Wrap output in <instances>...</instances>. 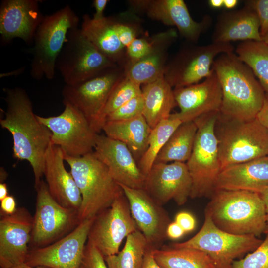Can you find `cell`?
I'll list each match as a JSON object with an SVG mask.
<instances>
[{
    "instance_id": "1",
    "label": "cell",
    "mask_w": 268,
    "mask_h": 268,
    "mask_svg": "<svg viewBox=\"0 0 268 268\" xmlns=\"http://www.w3.org/2000/svg\"><path fill=\"white\" fill-rule=\"evenodd\" d=\"M3 90L7 108L4 116L0 119V124L12 136L13 157L19 160H26L31 166L35 188L44 176L45 155L51 142L52 133L38 120L25 90L14 87L5 88Z\"/></svg>"
},
{
    "instance_id": "2",
    "label": "cell",
    "mask_w": 268,
    "mask_h": 268,
    "mask_svg": "<svg viewBox=\"0 0 268 268\" xmlns=\"http://www.w3.org/2000/svg\"><path fill=\"white\" fill-rule=\"evenodd\" d=\"M212 68L222 90L220 114L226 118L239 121L255 119L266 93L250 67L236 53L231 52L218 55Z\"/></svg>"
},
{
    "instance_id": "3",
    "label": "cell",
    "mask_w": 268,
    "mask_h": 268,
    "mask_svg": "<svg viewBox=\"0 0 268 268\" xmlns=\"http://www.w3.org/2000/svg\"><path fill=\"white\" fill-rule=\"evenodd\" d=\"M205 213L221 230L237 235L260 236L264 233L267 213L259 193L248 191L216 189Z\"/></svg>"
},
{
    "instance_id": "4",
    "label": "cell",
    "mask_w": 268,
    "mask_h": 268,
    "mask_svg": "<svg viewBox=\"0 0 268 268\" xmlns=\"http://www.w3.org/2000/svg\"><path fill=\"white\" fill-rule=\"evenodd\" d=\"M64 159L70 166V172L82 196L78 211L80 222L94 219L123 193L107 166L93 152L78 157L64 154Z\"/></svg>"
},
{
    "instance_id": "5",
    "label": "cell",
    "mask_w": 268,
    "mask_h": 268,
    "mask_svg": "<svg viewBox=\"0 0 268 268\" xmlns=\"http://www.w3.org/2000/svg\"><path fill=\"white\" fill-rule=\"evenodd\" d=\"M79 18L67 5L54 13L45 15L34 34L31 49L30 74L40 80L54 78L56 62L67 40L68 31L78 28Z\"/></svg>"
},
{
    "instance_id": "6",
    "label": "cell",
    "mask_w": 268,
    "mask_h": 268,
    "mask_svg": "<svg viewBox=\"0 0 268 268\" xmlns=\"http://www.w3.org/2000/svg\"><path fill=\"white\" fill-rule=\"evenodd\" d=\"M217 121L221 170L268 156V132L256 118L239 121L224 117L219 112Z\"/></svg>"
},
{
    "instance_id": "7",
    "label": "cell",
    "mask_w": 268,
    "mask_h": 268,
    "mask_svg": "<svg viewBox=\"0 0 268 268\" xmlns=\"http://www.w3.org/2000/svg\"><path fill=\"white\" fill-rule=\"evenodd\" d=\"M220 111L195 120L198 130L191 155L186 162L192 181L190 198L211 197L221 171L215 124Z\"/></svg>"
},
{
    "instance_id": "8",
    "label": "cell",
    "mask_w": 268,
    "mask_h": 268,
    "mask_svg": "<svg viewBox=\"0 0 268 268\" xmlns=\"http://www.w3.org/2000/svg\"><path fill=\"white\" fill-rule=\"evenodd\" d=\"M262 242L254 235H234L221 230L205 213L203 224L194 236L185 242L172 243L170 246L201 250L210 257L216 268H232L236 259L253 252Z\"/></svg>"
},
{
    "instance_id": "9",
    "label": "cell",
    "mask_w": 268,
    "mask_h": 268,
    "mask_svg": "<svg viewBox=\"0 0 268 268\" xmlns=\"http://www.w3.org/2000/svg\"><path fill=\"white\" fill-rule=\"evenodd\" d=\"M119 66L102 54L80 28L70 29L56 62V69L66 85L84 81L110 67Z\"/></svg>"
},
{
    "instance_id": "10",
    "label": "cell",
    "mask_w": 268,
    "mask_h": 268,
    "mask_svg": "<svg viewBox=\"0 0 268 268\" xmlns=\"http://www.w3.org/2000/svg\"><path fill=\"white\" fill-rule=\"evenodd\" d=\"M37 192L29 249L48 246L64 237L80 223L78 211L60 204L42 180Z\"/></svg>"
},
{
    "instance_id": "11",
    "label": "cell",
    "mask_w": 268,
    "mask_h": 268,
    "mask_svg": "<svg viewBox=\"0 0 268 268\" xmlns=\"http://www.w3.org/2000/svg\"><path fill=\"white\" fill-rule=\"evenodd\" d=\"M63 104L64 110L58 116L36 115L39 121L51 131V142L71 157L93 152L98 134L82 112L69 104Z\"/></svg>"
},
{
    "instance_id": "12",
    "label": "cell",
    "mask_w": 268,
    "mask_h": 268,
    "mask_svg": "<svg viewBox=\"0 0 268 268\" xmlns=\"http://www.w3.org/2000/svg\"><path fill=\"white\" fill-rule=\"evenodd\" d=\"M125 76L124 69L117 66L107 68L96 75L74 85H65L63 103H68L85 116L97 133L99 117L113 90Z\"/></svg>"
},
{
    "instance_id": "13",
    "label": "cell",
    "mask_w": 268,
    "mask_h": 268,
    "mask_svg": "<svg viewBox=\"0 0 268 268\" xmlns=\"http://www.w3.org/2000/svg\"><path fill=\"white\" fill-rule=\"evenodd\" d=\"M234 49L230 43L186 46L167 64L164 77L171 87L197 83L212 74L213 63L218 55L233 52Z\"/></svg>"
},
{
    "instance_id": "14",
    "label": "cell",
    "mask_w": 268,
    "mask_h": 268,
    "mask_svg": "<svg viewBox=\"0 0 268 268\" xmlns=\"http://www.w3.org/2000/svg\"><path fill=\"white\" fill-rule=\"evenodd\" d=\"M137 230L123 192L109 207L93 219L87 242L105 258L118 253L124 239Z\"/></svg>"
},
{
    "instance_id": "15",
    "label": "cell",
    "mask_w": 268,
    "mask_h": 268,
    "mask_svg": "<svg viewBox=\"0 0 268 268\" xmlns=\"http://www.w3.org/2000/svg\"><path fill=\"white\" fill-rule=\"evenodd\" d=\"M93 220L80 222L70 233L48 246L29 249L25 263L49 268H80Z\"/></svg>"
},
{
    "instance_id": "16",
    "label": "cell",
    "mask_w": 268,
    "mask_h": 268,
    "mask_svg": "<svg viewBox=\"0 0 268 268\" xmlns=\"http://www.w3.org/2000/svg\"><path fill=\"white\" fill-rule=\"evenodd\" d=\"M126 197L132 216L138 230L144 235L148 249H159L167 238L166 231L171 222L167 211L143 189L119 184Z\"/></svg>"
},
{
    "instance_id": "17",
    "label": "cell",
    "mask_w": 268,
    "mask_h": 268,
    "mask_svg": "<svg viewBox=\"0 0 268 268\" xmlns=\"http://www.w3.org/2000/svg\"><path fill=\"white\" fill-rule=\"evenodd\" d=\"M129 3L134 11L144 12L166 25L175 26L180 34L192 43H197L212 23L209 15L199 22L194 20L183 0H134Z\"/></svg>"
},
{
    "instance_id": "18",
    "label": "cell",
    "mask_w": 268,
    "mask_h": 268,
    "mask_svg": "<svg viewBox=\"0 0 268 268\" xmlns=\"http://www.w3.org/2000/svg\"><path fill=\"white\" fill-rule=\"evenodd\" d=\"M192 181L186 163H154L145 176L143 189L163 206L173 200L184 205L190 198Z\"/></svg>"
},
{
    "instance_id": "19",
    "label": "cell",
    "mask_w": 268,
    "mask_h": 268,
    "mask_svg": "<svg viewBox=\"0 0 268 268\" xmlns=\"http://www.w3.org/2000/svg\"><path fill=\"white\" fill-rule=\"evenodd\" d=\"M0 213V266L12 268L25 262L33 217L24 207L11 215Z\"/></svg>"
},
{
    "instance_id": "20",
    "label": "cell",
    "mask_w": 268,
    "mask_h": 268,
    "mask_svg": "<svg viewBox=\"0 0 268 268\" xmlns=\"http://www.w3.org/2000/svg\"><path fill=\"white\" fill-rule=\"evenodd\" d=\"M173 92L180 110L171 114L170 118L177 119L184 123L194 121L203 115L220 111L222 93L214 71L203 82L175 87Z\"/></svg>"
},
{
    "instance_id": "21",
    "label": "cell",
    "mask_w": 268,
    "mask_h": 268,
    "mask_svg": "<svg viewBox=\"0 0 268 268\" xmlns=\"http://www.w3.org/2000/svg\"><path fill=\"white\" fill-rule=\"evenodd\" d=\"M93 152L119 184L134 189L143 188L145 175L124 143L98 134Z\"/></svg>"
},
{
    "instance_id": "22",
    "label": "cell",
    "mask_w": 268,
    "mask_h": 268,
    "mask_svg": "<svg viewBox=\"0 0 268 268\" xmlns=\"http://www.w3.org/2000/svg\"><path fill=\"white\" fill-rule=\"evenodd\" d=\"M39 0H3L0 5V34L3 42L20 38L31 45L44 15Z\"/></svg>"
},
{
    "instance_id": "23",
    "label": "cell",
    "mask_w": 268,
    "mask_h": 268,
    "mask_svg": "<svg viewBox=\"0 0 268 268\" xmlns=\"http://www.w3.org/2000/svg\"><path fill=\"white\" fill-rule=\"evenodd\" d=\"M64 161L62 149L50 142L45 155L44 175L53 198L62 206L79 211L82 196L71 172L65 168Z\"/></svg>"
},
{
    "instance_id": "24",
    "label": "cell",
    "mask_w": 268,
    "mask_h": 268,
    "mask_svg": "<svg viewBox=\"0 0 268 268\" xmlns=\"http://www.w3.org/2000/svg\"><path fill=\"white\" fill-rule=\"evenodd\" d=\"M268 186V156L221 170L215 190L248 191L259 193Z\"/></svg>"
},
{
    "instance_id": "25",
    "label": "cell",
    "mask_w": 268,
    "mask_h": 268,
    "mask_svg": "<svg viewBox=\"0 0 268 268\" xmlns=\"http://www.w3.org/2000/svg\"><path fill=\"white\" fill-rule=\"evenodd\" d=\"M212 39V42L220 43L237 40L262 41L256 14L246 4L241 9L221 13L217 18Z\"/></svg>"
},
{
    "instance_id": "26",
    "label": "cell",
    "mask_w": 268,
    "mask_h": 268,
    "mask_svg": "<svg viewBox=\"0 0 268 268\" xmlns=\"http://www.w3.org/2000/svg\"><path fill=\"white\" fill-rule=\"evenodd\" d=\"M176 37V32L173 29L159 34L157 42L149 54L124 68L125 76L140 86L164 76L167 65V50Z\"/></svg>"
},
{
    "instance_id": "27",
    "label": "cell",
    "mask_w": 268,
    "mask_h": 268,
    "mask_svg": "<svg viewBox=\"0 0 268 268\" xmlns=\"http://www.w3.org/2000/svg\"><path fill=\"white\" fill-rule=\"evenodd\" d=\"M115 25V17H104L96 20L85 14L82 17L80 29L102 54L121 67L125 61L126 48L118 38Z\"/></svg>"
},
{
    "instance_id": "28",
    "label": "cell",
    "mask_w": 268,
    "mask_h": 268,
    "mask_svg": "<svg viewBox=\"0 0 268 268\" xmlns=\"http://www.w3.org/2000/svg\"><path fill=\"white\" fill-rule=\"evenodd\" d=\"M151 130L142 115L126 121H106L102 128L107 136L127 145L137 164L148 148Z\"/></svg>"
},
{
    "instance_id": "29",
    "label": "cell",
    "mask_w": 268,
    "mask_h": 268,
    "mask_svg": "<svg viewBox=\"0 0 268 268\" xmlns=\"http://www.w3.org/2000/svg\"><path fill=\"white\" fill-rule=\"evenodd\" d=\"M142 115L151 129L164 120L169 118L177 105L173 90L164 76L143 85Z\"/></svg>"
},
{
    "instance_id": "30",
    "label": "cell",
    "mask_w": 268,
    "mask_h": 268,
    "mask_svg": "<svg viewBox=\"0 0 268 268\" xmlns=\"http://www.w3.org/2000/svg\"><path fill=\"white\" fill-rule=\"evenodd\" d=\"M197 130L194 121L182 123L160 151L154 163H186L191 155Z\"/></svg>"
},
{
    "instance_id": "31",
    "label": "cell",
    "mask_w": 268,
    "mask_h": 268,
    "mask_svg": "<svg viewBox=\"0 0 268 268\" xmlns=\"http://www.w3.org/2000/svg\"><path fill=\"white\" fill-rule=\"evenodd\" d=\"M151 252L161 268H216L210 257L198 249L169 246Z\"/></svg>"
},
{
    "instance_id": "32",
    "label": "cell",
    "mask_w": 268,
    "mask_h": 268,
    "mask_svg": "<svg viewBox=\"0 0 268 268\" xmlns=\"http://www.w3.org/2000/svg\"><path fill=\"white\" fill-rule=\"evenodd\" d=\"M239 59L252 70L266 94H268V44L263 41H245L235 50Z\"/></svg>"
},
{
    "instance_id": "33",
    "label": "cell",
    "mask_w": 268,
    "mask_h": 268,
    "mask_svg": "<svg viewBox=\"0 0 268 268\" xmlns=\"http://www.w3.org/2000/svg\"><path fill=\"white\" fill-rule=\"evenodd\" d=\"M148 250L145 237L137 230L127 237L121 251L104 258L108 268H142Z\"/></svg>"
},
{
    "instance_id": "34",
    "label": "cell",
    "mask_w": 268,
    "mask_h": 268,
    "mask_svg": "<svg viewBox=\"0 0 268 268\" xmlns=\"http://www.w3.org/2000/svg\"><path fill=\"white\" fill-rule=\"evenodd\" d=\"M181 123L178 119L169 118L162 121L152 129L148 148L138 162L139 169L145 176L150 170L160 151Z\"/></svg>"
},
{
    "instance_id": "35",
    "label": "cell",
    "mask_w": 268,
    "mask_h": 268,
    "mask_svg": "<svg viewBox=\"0 0 268 268\" xmlns=\"http://www.w3.org/2000/svg\"><path fill=\"white\" fill-rule=\"evenodd\" d=\"M142 93L140 86L124 76L116 85L111 92L98 122L99 133L108 115L128 101Z\"/></svg>"
},
{
    "instance_id": "36",
    "label": "cell",
    "mask_w": 268,
    "mask_h": 268,
    "mask_svg": "<svg viewBox=\"0 0 268 268\" xmlns=\"http://www.w3.org/2000/svg\"><path fill=\"white\" fill-rule=\"evenodd\" d=\"M159 37V34L147 39L138 37L126 48L123 68L130 66L144 58L153 50Z\"/></svg>"
},
{
    "instance_id": "37",
    "label": "cell",
    "mask_w": 268,
    "mask_h": 268,
    "mask_svg": "<svg viewBox=\"0 0 268 268\" xmlns=\"http://www.w3.org/2000/svg\"><path fill=\"white\" fill-rule=\"evenodd\" d=\"M261 244L245 258L235 260L232 268H268V233Z\"/></svg>"
},
{
    "instance_id": "38",
    "label": "cell",
    "mask_w": 268,
    "mask_h": 268,
    "mask_svg": "<svg viewBox=\"0 0 268 268\" xmlns=\"http://www.w3.org/2000/svg\"><path fill=\"white\" fill-rule=\"evenodd\" d=\"M143 98L142 93L132 98L115 111L106 119V121H126L142 115Z\"/></svg>"
},
{
    "instance_id": "39",
    "label": "cell",
    "mask_w": 268,
    "mask_h": 268,
    "mask_svg": "<svg viewBox=\"0 0 268 268\" xmlns=\"http://www.w3.org/2000/svg\"><path fill=\"white\" fill-rule=\"evenodd\" d=\"M124 19L115 17V30L118 38L122 44L126 48L134 39L141 33V28L137 21L126 20L125 14H123Z\"/></svg>"
},
{
    "instance_id": "40",
    "label": "cell",
    "mask_w": 268,
    "mask_h": 268,
    "mask_svg": "<svg viewBox=\"0 0 268 268\" xmlns=\"http://www.w3.org/2000/svg\"><path fill=\"white\" fill-rule=\"evenodd\" d=\"M80 268H108L105 258L92 245L87 242Z\"/></svg>"
},
{
    "instance_id": "41",
    "label": "cell",
    "mask_w": 268,
    "mask_h": 268,
    "mask_svg": "<svg viewBox=\"0 0 268 268\" xmlns=\"http://www.w3.org/2000/svg\"><path fill=\"white\" fill-rule=\"evenodd\" d=\"M245 4L250 7L256 14L260 24L262 38L268 33V0H251Z\"/></svg>"
},
{
    "instance_id": "42",
    "label": "cell",
    "mask_w": 268,
    "mask_h": 268,
    "mask_svg": "<svg viewBox=\"0 0 268 268\" xmlns=\"http://www.w3.org/2000/svg\"><path fill=\"white\" fill-rule=\"evenodd\" d=\"M175 221L182 227L185 233L192 231L196 226L194 217L187 212L178 213L175 217Z\"/></svg>"
},
{
    "instance_id": "43",
    "label": "cell",
    "mask_w": 268,
    "mask_h": 268,
    "mask_svg": "<svg viewBox=\"0 0 268 268\" xmlns=\"http://www.w3.org/2000/svg\"><path fill=\"white\" fill-rule=\"evenodd\" d=\"M17 208L15 199L12 195H8L0 201V213L11 215L16 211Z\"/></svg>"
},
{
    "instance_id": "44",
    "label": "cell",
    "mask_w": 268,
    "mask_h": 268,
    "mask_svg": "<svg viewBox=\"0 0 268 268\" xmlns=\"http://www.w3.org/2000/svg\"><path fill=\"white\" fill-rule=\"evenodd\" d=\"M256 118L268 132V94H266L262 108Z\"/></svg>"
},
{
    "instance_id": "45",
    "label": "cell",
    "mask_w": 268,
    "mask_h": 268,
    "mask_svg": "<svg viewBox=\"0 0 268 268\" xmlns=\"http://www.w3.org/2000/svg\"><path fill=\"white\" fill-rule=\"evenodd\" d=\"M185 232L175 221L171 222L167 227L166 234L167 238L177 239L181 237Z\"/></svg>"
},
{
    "instance_id": "46",
    "label": "cell",
    "mask_w": 268,
    "mask_h": 268,
    "mask_svg": "<svg viewBox=\"0 0 268 268\" xmlns=\"http://www.w3.org/2000/svg\"><path fill=\"white\" fill-rule=\"evenodd\" d=\"M109 1L108 0H94L93 1V5L95 9V12L92 17L93 19L98 20L105 17L103 15L104 11Z\"/></svg>"
},
{
    "instance_id": "47",
    "label": "cell",
    "mask_w": 268,
    "mask_h": 268,
    "mask_svg": "<svg viewBox=\"0 0 268 268\" xmlns=\"http://www.w3.org/2000/svg\"><path fill=\"white\" fill-rule=\"evenodd\" d=\"M142 268H161L155 261L150 250H148L145 254Z\"/></svg>"
},
{
    "instance_id": "48",
    "label": "cell",
    "mask_w": 268,
    "mask_h": 268,
    "mask_svg": "<svg viewBox=\"0 0 268 268\" xmlns=\"http://www.w3.org/2000/svg\"><path fill=\"white\" fill-rule=\"evenodd\" d=\"M259 194L264 203L266 212L268 215V186L261 191Z\"/></svg>"
},
{
    "instance_id": "49",
    "label": "cell",
    "mask_w": 268,
    "mask_h": 268,
    "mask_svg": "<svg viewBox=\"0 0 268 268\" xmlns=\"http://www.w3.org/2000/svg\"><path fill=\"white\" fill-rule=\"evenodd\" d=\"M8 195L7 184L4 182L0 183V201Z\"/></svg>"
},
{
    "instance_id": "50",
    "label": "cell",
    "mask_w": 268,
    "mask_h": 268,
    "mask_svg": "<svg viewBox=\"0 0 268 268\" xmlns=\"http://www.w3.org/2000/svg\"><path fill=\"white\" fill-rule=\"evenodd\" d=\"M237 0H223V6L228 9L234 8L237 4Z\"/></svg>"
},
{
    "instance_id": "51",
    "label": "cell",
    "mask_w": 268,
    "mask_h": 268,
    "mask_svg": "<svg viewBox=\"0 0 268 268\" xmlns=\"http://www.w3.org/2000/svg\"><path fill=\"white\" fill-rule=\"evenodd\" d=\"M209 6L214 8H218L223 6V0H209Z\"/></svg>"
},
{
    "instance_id": "52",
    "label": "cell",
    "mask_w": 268,
    "mask_h": 268,
    "mask_svg": "<svg viewBox=\"0 0 268 268\" xmlns=\"http://www.w3.org/2000/svg\"><path fill=\"white\" fill-rule=\"evenodd\" d=\"M12 268H49L41 266H32L26 264L25 263L17 265Z\"/></svg>"
},
{
    "instance_id": "53",
    "label": "cell",
    "mask_w": 268,
    "mask_h": 268,
    "mask_svg": "<svg viewBox=\"0 0 268 268\" xmlns=\"http://www.w3.org/2000/svg\"><path fill=\"white\" fill-rule=\"evenodd\" d=\"M7 173L3 168H0V183L3 182L6 178Z\"/></svg>"
},
{
    "instance_id": "54",
    "label": "cell",
    "mask_w": 268,
    "mask_h": 268,
    "mask_svg": "<svg viewBox=\"0 0 268 268\" xmlns=\"http://www.w3.org/2000/svg\"><path fill=\"white\" fill-rule=\"evenodd\" d=\"M262 41L268 44V33L263 37H262Z\"/></svg>"
},
{
    "instance_id": "55",
    "label": "cell",
    "mask_w": 268,
    "mask_h": 268,
    "mask_svg": "<svg viewBox=\"0 0 268 268\" xmlns=\"http://www.w3.org/2000/svg\"><path fill=\"white\" fill-rule=\"evenodd\" d=\"M268 233V215L267 216V225L264 234Z\"/></svg>"
}]
</instances>
